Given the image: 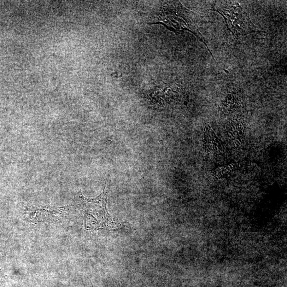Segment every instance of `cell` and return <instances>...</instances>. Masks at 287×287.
I'll list each match as a JSON object with an SVG mask.
<instances>
[{
    "instance_id": "obj_1",
    "label": "cell",
    "mask_w": 287,
    "mask_h": 287,
    "mask_svg": "<svg viewBox=\"0 0 287 287\" xmlns=\"http://www.w3.org/2000/svg\"><path fill=\"white\" fill-rule=\"evenodd\" d=\"M107 196L105 189L100 195L95 198H86L78 193V201L85 214V226L89 229H115V224L107 208Z\"/></svg>"
},
{
    "instance_id": "obj_3",
    "label": "cell",
    "mask_w": 287,
    "mask_h": 287,
    "mask_svg": "<svg viewBox=\"0 0 287 287\" xmlns=\"http://www.w3.org/2000/svg\"><path fill=\"white\" fill-rule=\"evenodd\" d=\"M230 7L229 8L222 7L219 9V11H218L225 17L226 21L228 20L230 21L227 23L228 25H229L230 30L231 31L233 28V33L238 35L241 34L244 31L242 26V23L243 24L244 23V19H245V18L243 16L242 10H240L241 8L237 12L235 11L236 8L235 6H233L234 7H232V5H231ZM243 26L244 27V25Z\"/></svg>"
},
{
    "instance_id": "obj_2",
    "label": "cell",
    "mask_w": 287,
    "mask_h": 287,
    "mask_svg": "<svg viewBox=\"0 0 287 287\" xmlns=\"http://www.w3.org/2000/svg\"><path fill=\"white\" fill-rule=\"evenodd\" d=\"M193 15L194 14L192 12L185 8L179 2H169L161 8L154 23H160L174 32L186 29L199 37L200 35L192 20Z\"/></svg>"
}]
</instances>
